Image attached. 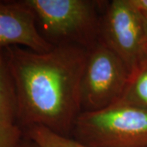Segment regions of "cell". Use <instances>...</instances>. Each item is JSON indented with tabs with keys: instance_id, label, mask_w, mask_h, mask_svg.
<instances>
[{
	"instance_id": "obj_13",
	"label": "cell",
	"mask_w": 147,
	"mask_h": 147,
	"mask_svg": "<svg viewBox=\"0 0 147 147\" xmlns=\"http://www.w3.org/2000/svg\"><path fill=\"white\" fill-rule=\"evenodd\" d=\"M144 17V19H145V21H146V26H147V16H143Z\"/></svg>"
},
{
	"instance_id": "obj_5",
	"label": "cell",
	"mask_w": 147,
	"mask_h": 147,
	"mask_svg": "<svg viewBox=\"0 0 147 147\" xmlns=\"http://www.w3.org/2000/svg\"><path fill=\"white\" fill-rule=\"evenodd\" d=\"M100 38L130 74L147 57L146 23L128 0L106 3L100 19Z\"/></svg>"
},
{
	"instance_id": "obj_12",
	"label": "cell",
	"mask_w": 147,
	"mask_h": 147,
	"mask_svg": "<svg viewBox=\"0 0 147 147\" xmlns=\"http://www.w3.org/2000/svg\"><path fill=\"white\" fill-rule=\"evenodd\" d=\"M17 147H38L34 142L30 140L29 137H26L25 135L23 136L21 139V142L19 143Z\"/></svg>"
},
{
	"instance_id": "obj_9",
	"label": "cell",
	"mask_w": 147,
	"mask_h": 147,
	"mask_svg": "<svg viewBox=\"0 0 147 147\" xmlns=\"http://www.w3.org/2000/svg\"><path fill=\"white\" fill-rule=\"evenodd\" d=\"M22 130L24 135L32 140L38 147H91L42 126H31Z\"/></svg>"
},
{
	"instance_id": "obj_7",
	"label": "cell",
	"mask_w": 147,
	"mask_h": 147,
	"mask_svg": "<svg viewBox=\"0 0 147 147\" xmlns=\"http://www.w3.org/2000/svg\"><path fill=\"white\" fill-rule=\"evenodd\" d=\"M16 97L14 83L0 47V124L16 125Z\"/></svg>"
},
{
	"instance_id": "obj_10",
	"label": "cell",
	"mask_w": 147,
	"mask_h": 147,
	"mask_svg": "<svg viewBox=\"0 0 147 147\" xmlns=\"http://www.w3.org/2000/svg\"><path fill=\"white\" fill-rule=\"evenodd\" d=\"M23 136L19 126L0 124V147H17Z\"/></svg>"
},
{
	"instance_id": "obj_1",
	"label": "cell",
	"mask_w": 147,
	"mask_h": 147,
	"mask_svg": "<svg viewBox=\"0 0 147 147\" xmlns=\"http://www.w3.org/2000/svg\"><path fill=\"white\" fill-rule=\"evenodd\" d=\"M14 83L16 125L42 126L69 137L82 113L81 81L88 48L57 45L47 53L3 48Z\"/></svg>"
},
{
	"instance_id": "obj_6",
	"label": "cell",
	"mask_w": 147,
	"mask_h": 147,
	"mask_svg": "<svg viewBox=\"0 0 147 147\" xmlns=\"http://www.w3.org/2000/svg\"><path fill=\"white\" fill-rule=\"evenodd\" d=\"M12 46L39 53L54 47L41 35L32 11L22 0L0 1V47Z\"/></svg>"
},
{
	"instance_id": "obj_8",
	"label": "cell",
	"mask_w": 147,
	"mask_h": 147,
	"mask_svg": "<svg viewBox=\"0 0 147 147\" xmlns=\"http://www.w3.org/2000/svg\"><path fill=\"white\" fill-rule=\"evenodd\" d=\"M120 100L147 109V57L130 74Z\"/></svg>"
},
{
	"instance_id": "obj_4",
	"label": "cell",
	"mask_w": 147,
	"mask_h": 147,
	"mask_svg": "<svg viewBox=\"0 0 147 147\" xmlns=\"http://www.w3.org/2000/svg\"><path fill=\"white\" fill-rule=\"evenodd\" d=\"M130 73L100 38L88 48L81 81L82 112L103 110L120 100Z\"/></svg>"
},
{
	"instance_id": "obj_11",
	"label": "cell",
	"mask_w": 147,
	"mask_h": 147,
	"mask_svg": "<svg viewBox=\"0 0 147 147\" xmlns=\"http://www.w3.org/2000/svg\"><path fill=\"white\" fill-rule=\"evenodd\" d=\"M128 2L142 16H147V0H128Z\"/></svg>"
},
{
	"instance_id": "obj_2",
	"label": "cell",
	"mask_w": 147,
	"mask_h": 147,
	"mask_svg": "<svg viewBox=\"0 0 147 147\" xmlns=\"http://www.w3.org/2000/svg\"><path fill=\"white\" fill-rule=\"evenodd\" d=\"M34 16L37 27L53 46L74 44L88 48L100 38L106 2L92 0H22Z\"/></svg>"
},
{
	"instance_id": "obj_3",
	"label": "cell",
	"mask_w": 147,
	"mask_h": 147,
	"mask_svg": "<svg viewBox=\"0 0 147 147\" xmlns=\"http://www.w3.org/2000/svg\"><path fill=\"white\" fill-rule=\"evenodd\" d=\"M71 134L91 147H147V109L119 100L103 110L82 112Z\"/></svg>"
}]
</instances>
